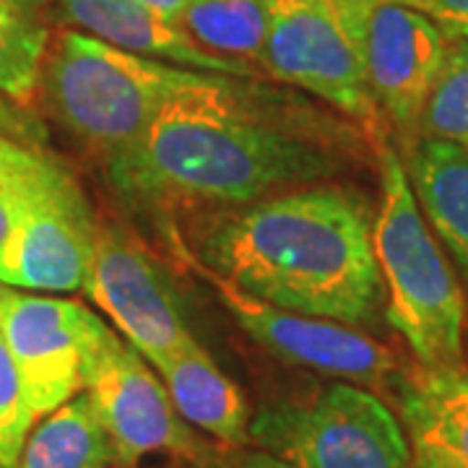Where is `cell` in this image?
<instances>
[{
    "mask_svg": "<svg viewBox=\"0 0 468 468\" xmlns=\"http://www.w3.org/2000/svg\"><path fill=\"white\" fill-rule=\"evenodd\" d=\"M341 167L334 135L266 100L245 79L198 73L149 128L107 156L122 198L151 211H196L323 183Z\"/></svg>",
    "mask_w": 468,
    "mask_h": 468,
    "instance_id": "cell-1",
    "label": "cell"
},
{
    "mask_svg": "<svg viewBox=\"0 0 468 468\" xmlns=\"http://www.w3.org/2000/svg\"><path fill=\"white\" fill-rule=\"evenodd\" d=\"M372 227L375 208L362 190L315 183L218 211L193 252L258 300L367 325L385 302Z\"/></svg>",
    "mask_w": 468,
    "mask_h": 468,
    "instance_id": "cell-2",
    "label": "cell"
},
{
    "mask_svg": "<svg viewBox=\"0 0 468 468\" xmlns=\"http://www.w3.org/2000/svg\"><path fill=\"white\" fill-rule=\"evenodd\" d=\"M380 206L372 245L385 289V318L424 367L463 365L466 294L430 229L399 151L375 144Z\"/></svg>",
    "mask_w": 468,
    "mask_h": 468,
    "instance_id": "cell-3",
    "label": "cell"
},
{
    "mask_svg": "<svg viewBox=\"0 0 468 468\" xmlns=\"http://www.w3.org/2000/svg\"><path fill=\"white\" fill-rule=\"evenodd\" d=\"M198 73L66 29L52 34L39 91L68 133L110 156L133 144Z\"/></svg>",
    "mask_w": 468,
    "mask_h": 468,
    "instance_id": "cell-4",
    "label": "cell"
},
{
    "mask_svg": "<svg viewBox=\"0 0 468 468\" xmlns=\"http://www.w3.org/2000/svg\"><path fill=\"white\" fill-rule=\"evenodd\" d=\"M378 0H266L261 68L359 122L372 144L385 117L369 94L367 27Z\"/></svg>",
    "mask_w": 468,
    "mask_h": 468,
    "instance_id": "cell-5",
    "label": "cell"
},
{
    "mask_svg": "<svg viewBox=\"0 0 468 468\" xmlns=\"http://www.w3.org/2000/svg\"><path fill=\"white\" fill-rule=\"evenodd\" d=\"M250 440L292 468H411L401 419L354 383L266 406Z\"/></svg>",
    "mask_w": 468,
    "mask_h": 468,
    "instance_id": "cell-6",
    "label": "cell"
},
{
    "mask_svg": "<svg viewBox=\"0 0 468 468\" xmlns=\"http://www.w3.org/2000/svg\"><path fill=\"white\" fill-rule=\"evenodd\" d=\"M81 390L112 440L120 463L133 466L159 452L187 461L206 458V442L177 414L159 372L107 323L86 351Z\"/></svg>",
    "mask_w": 468,
    "mask_h": 468,
    "instance_id": "cell-7",
    "label": "cell"
},
{
    "mask_svg": "<svg viewBox=\"0 0 468 468\" xmlns=\"http://www.w3.org/2000/svg\"><path fill=\"white\" fill-rule=\"evenodd\" d=\"M169 239L185 266L214 289L234 323L276 359L354 385H385L396 378V359L380 341L346 323L302 315L258 300L203 266L175 229H169Z\"/></svg>",
    "mask_w": 468,
    "mask_h": 468,
    "instance_id": "cell-8",
    "label": "cell"
},
{
    "mask_svg": "<svg viewBox=\"0 0 468 468\" xmlns=\"http://www.w3.org/2000/svg\"><path fill=\"white\" fill-rule=\"evenodd\" d=\"M97 227L84 190L48 156L0 250V284L39 294L81 292Z\"/></svg>",
    "mask_w": 468,
    "mask_h": 468,
    "instance_id": "cell-9",
    "label": "cell"
},
{
    "mask_svg": "<svg viewBox=\"0 0 468 468\" xmlns=\"http://www.w3.org/2000/svg\"><path fill=\"white\" fill-rule=\"evenodd\" d=\"M81 292L154 369L196 341L165 273L146 248L115 224L97 227Z\"/></svg>",
    "mask_w": 468,
    "mask_h": 468,
    "instance_id": "cell-10",
    "label": "cell"
},
{
    "mask_svg": "<svg viewBox=\"0 0 468 468\" xmlns=\"http://www.w3.org/2000/svg\"><path fill=\"white\" fill-rule=\"evenodd\" d=\"M104 320L84 302L0 284V334L14 356L34 419L84 388L86 351Z\"/></svg>",
    "mask_w": 468,
    "mask_h": 468,
    "instance_id": "cell-11",
    "label": "cell"
},
{
    "mask_svg": "<svg viewBox=\"0 0 468 468\" xmlns=\"http://www.w3.org/2000/svg\"><path fill=\"white\" fill-rule=\"evenodd\" d=\"M448 34L417 8L378 0L367 27V84L380 115L406 149L419 138V122L448 55Z\"/></svg>",
    "mask_w": 468,
    "mask_h": 468,
    "instance_id": "cell-12",
    "label": "cell"
},
{
    "mask_svg": "<svg viewBox=\"0 0 468 468\" xmlns=\"http://www.w3.org/2000/svg\"><path fill=\"white\" fill-rule=\"evenodd\" d=\"M58 5L73 27L120 50L234 79H252L258 73L248 63L206 50L180 21L162 16L138 0H58Z\"/></svg>",
    "mask_w": 468,
    "mask_h": 468,
    "instance_id": "cell-13",
    "label": "cell"
},
{
    "mask_svg": "<svg viewBox=\"0 0 468 468\" xmlns=\"http://www.w3.org/2000/svg\"><path fill=\"white\" fill-rule=\"evenodd\" d=\"M399 419L411 468H468V369H406L396 378Z\"/></svg>",
    "mask_w": 468,
    "mask_h": 468,
    "instance_id": "cell-14",
    "label": "cell"
},
{
    "mask_svg": "<svg viewBox=\"0 0 468 468\" xmlns=\"http://www.w3.org/2000/svg\"><path fill=\"white\" fill-rule=\"evenodd\" d=\"M156 372L177 414L190 427H198L232 448L250 440L252 417L245 393L224 369H218L198 338L172 354Z\"/></svg>",
    "mask_w": 468,
    "mask_h": 468,
    "instance_id": "cell-15",
    "label": "cell"
},
{
    "mask_svg": "<svg viewBox=\"0 0 468 468\" xmlns=\"http://www.w3.org/2000/svg\"><path fill=\"white\" fill-rule=\"evenodd\" d=\"M403 167L430 229L468 284V151L417 138L403 149Z\"/></svg>",
    "mask_w": 468,
    "mask_h": 468,
    "instance_id": "cell-16",
    "label": "cell"
},
{
    "mask_svg": "<svg viewBox=\"0 0 468 468\" xmlns=\"http://www.w3.org/2000/svg\"><path fill=\"white\" fill-rule=\"evenodd\" d=\"M115 461V445L81 390L42 417L14 468H107Z\"/></svg>",
    "mask_w": 468,
    "mask_h": 468,
    "instance_id": "cell-17",
    "label": "cell"
},
{
    "mask_svg": "<svg viewBox=\"0 0 468 468\" xmlns=\"http://www.w3.org/2000/svg\"><path fill=\"white\" fill-rule=\"evenodd\" d=\"M52 32L42 0H0V94L29 101L39 91Z\"/></svg>",
    "mask_w": 468,
    "mask_h": 468,
    "instance_id": "cell-18",
    "label": "cell"
},
{
    "mask_svg": "<svg viewBox=\"0 0 468 468\" xmlns=\"http://www.w3.org/2000/svg\"><path fill=\"white\" fill-rule=\"evenodd\" d=\"M180 24L206 50L261 70L266 0H190Z\"/></svg>",
    "mask_w": 468,
    "mask_h": 468,
    "instance_id": "cell-19",
    "label": "cell"
},
{
    "mask_svg": "<svg viewBox=\"0 0 468 468\" xmlns=\"http://www.w3.org/2000/svg\"><path fill=\"white\" fill-rule=\"evenodd\" d=\"M419 138H437L468 151V39H451L445 66L427 100Z\"/></svg>",
    "mask_w": 468,
    "mask_h": 468,
    "instance_id": "cell-20",
    "label": "cell"
},
{
    "mask_svg": "<svg viewBox=\"0 0 468 468\" xmlns=\"http://www.w3.org/2000/svg\"><path fill=\"white\" fill-rule=\"evenodd\" d=\"M45 154L0 135V250L14 232L18 214L45 165Z\"/></svg>",
    "mask_w": 468,
    "mask_h": 468,
    "instance_id": "cell-21",
    "label": "cell"
},
{
    "mask_svg": "<svg viewBox=\"0 0 468 468\" xmlns=\"http://www.w3.org/2000/svg\"><path fill=\"white\" fill-rule=\"evenodd\" d=\"M34 421L37 419L24 396L16 362L0 334V468L16 466Z\"/></svg>",
    "mask_w": 468,
    "mask_h": 468,
    "instance_id": "cell-22",
    "label": "cell"
},
{
    "mask_svg": "<svg viewBox=\"0 0 468 468\" xmlns=\"http://www.w3.org/2000/svg\"><path fill=\"white\" fill-rule=\"evenodd\" d=\"M430 16L448 39H468V0H396Z\"/></svg>",
    "mask_w": 468,
    "mask_h": 468,
    "instance_id": "cell-23",
    "label": "cell"
},
{
    "mask_svg": "<svg viewBox=\"0 0 468 468\" xmlns=\"http://www.w3.org/2000/svg\"><path fill=\"white\" fill-rule=\"evenodd\" d=\"M218 468H292L286 466L282 458L271 455L268 451H258V452H239L229 458L227 463H221Z\"/></svg>",
    "mask_w": 468,
    "mask_h": 468,
    "instance_id": "cell-24",
    "label": "cell"
},
{
    "mask_svg": "<svg viewBox=\"0 0 468 468\" xmlns=\"http://www.w3.org/2000/svg\"><path fill=\"white\" fill-rule=\"evenodd\" d=\"M138 3H144V5L154 8L156 14L175 18V21H180L185 14V8L190 5V0H138Z\"/></svg>",
    "mask_w": 468,
    "mask_h": 468,
    "instance_id": "cell-25",
    "label": "cell"
}]
</instances>
